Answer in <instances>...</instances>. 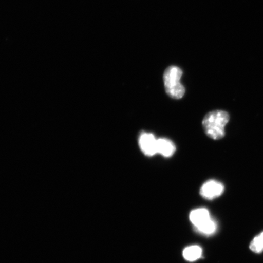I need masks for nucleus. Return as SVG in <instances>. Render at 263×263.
Returning a JSON list of instances; mask_svg holds the SVG:
<instances>
[{"label":"nucleus","mask_w":263,"mask_h":263,"mask_svg":"<svg viewBox=\"0 0 263 263\" xmlns=\"http://www.w3.org/2000/svg\"><path fill=\"white\" fill-rule=\"evenodd\" d=\"M229 119V115L225 111L215 110L207 114L202 121L206 136L213 140L222 139Z\"/></svg>","instance_id":"obj_1"},{"label":"nucleus","mask_w":263,"mask_h":263,"mask_svg":"<svg viewBox=\"0 0 263 263\" xmlns=\"http://www.w3.org/2000/svg\"><path fill=\"white\" fill-rule=\"evenodd\" d=\"M182 74V70L176 66H171L164 71L163 75L164 87L167 94L171 98L179 100L185 94V88L180 82Z\"/></svg>","instance_id":"obj_2"},{"label":"nucleus","mask_w":263,"mask_h":263,"mask_svg":"<svg viewBox=\"0 0 263 263\" xmlns=\"http://www.w3.org/2000/svg\"><path fill=\"white\" fill-rule=\"evenodd\" d=\"M224 187L216 180L207 181L200 189V195L206 199L212 200L222 195Z\"/></svg>","instance_id":"obj_3"},{"label":"nucleus","mask_w":263,"mask_h":263,"mask_svg":"<svg viewBox=\"0 0 263 263\" xmlns=\"http://www.w3.org/2000/svg\"><path fill=\"white\" fill-rule=\"evenodd\" d=\"M157 141L153 134L141 133L139 140L141 151L147 156L155 155L157 154Z\"/></svg>","instance_id":"obj_4"},{"label":"nucleus","mask_w":263,"mask_h":263,"mask_svg":"<svg viewBox=\"0 0 263 263\" xmlns=\"http://www.w3.org/2000/svg\"><path fill=\"white\" fill-rule=\"evenodd\" d=\"M176 151V146L172 141L167 139H160L157 141V154L165 157H172Z\"/></svg>","instance_id":"obj_5"},{"label":"nucleus","mask_w":263,"mask_h":263,"mask_svg":"<svg viewBox=\"0 0 263 263\" xmlns=\"http://www.w3.org/2000/svg\"><path fill=\"white\" fill-rule=\"evenodd\" d=\"M210 218L211 217L209 210L204 208L194 210L190 215V221L195 228L202 224Z\"/></svg>","instance_id":"obj_6"},{"label":"nucleus","mask_w":263,"mask_h":263,"mask_svg":"<svg viewBox=\"0 0 263 263\" xmlns=\"http://www.w3.org/2000/svg\"><path fill=\"white\" fill-rule=\"evenodd\" d=\"M202 250L199 246H192L184 249V258L189 261H195L201 257Z\"/></svg>","instance_id":"obj_7"},{"label":"nucleus","mask_w":263,"mask_h":263,"mask_svg":"<svg viewBox=\"0 0 263 263\" xmlns=\"http://www.w3.org/2000/svg\"><path fill=\"white\" fill-rule=\"evenodd\" d=\"M195 229L196 231L202 234L210 235L216 232L217 226L215 221L210 218L202 224L196 227Z\"/></svg>","instance_id":"obj_8"},{"label":"nucleus","mask_w":263,"mask_h":263,"mask_svg":"<svg viewBox=\"0 0 263 263\" xmlns=\"http://www.w3.org/2000/svg\"><path fill=\"white\" fill-rule=\"evenodd\" d=\"M250 249L255 253H260L263 251V239L260 236H256L250 245Z\"/></svg>","instance_id":"obj_9"},{"label":"nucleus","mask_w":263,"mask_h":263,"mask_svg":"<svg viewBox=\"0 0 263 263\" xmlns=\"http://www.w3.org/2000/svg\"><path fill=\"white\" fill-rule=\"evenodd\" d=\"M259 236H261V238H262V239H263V232H262V233H261V234H260V235H259Z\"/></svg>","instance_id":"obj_10"}]
</instances>
